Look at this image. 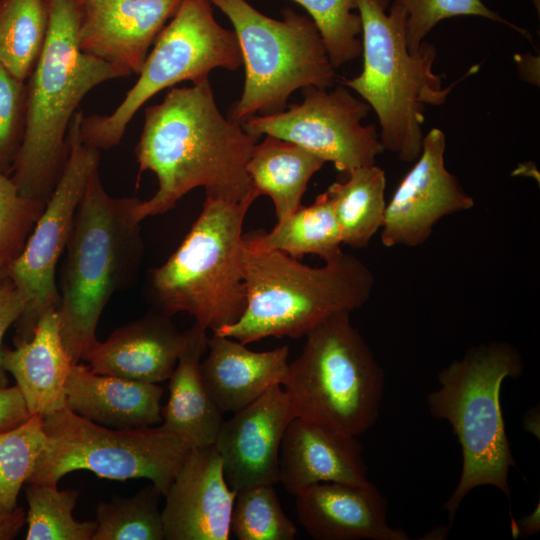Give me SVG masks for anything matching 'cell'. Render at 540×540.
I'll return each instance as SVG.
<instances>
[{
	"mask_svg": "<svg viewBox=\"0 0 540 540\" xmlns=\"http://www.w3.org/2000/svg\"><path fill=\"white\" fill-rule=\"evenodd\" d=\"M235 495L214 444L191 448L164 495L165 539L228 540Z\"/></svg>",
	"mask_w": 540,
	"mask_h": 540,
	"instance_id": "2e32d148",
	"label": "cell"
},
{
	"mask_svg": "<svg viewBox=\"0 0 540 540\" xmlns=\"http://www.w3.org/2000/svg\"><path fill=\"white\" fill-rule=\"evenodd\" d=\"M350 314H334L305 336L282 387L296 417L358 436L378 418L385 375Z\"/></svg>",
	"mask_w": 540,
	"mask_h": 540,
	"instance_id": "ba28073f",
	"label": "cell"
},
{
	"mask_svg": "<svg viewBox=\"0 0 540 540\" xmlns=\"http://www.w3.org/2000/svg\"><path fill=\"white\" fill-rule=\"evenodd\" d=\"M45 204L22 196L12 178L0 172V255L7 263L22 251Z\"/></svg>",
	"mask_w": 540,
	"mask_h": 540,
	"instance_id": "e575fe53",
	"label": "cell"
},
{
	"mask_svg": "<svg viewBox=\"0 0 540 540\" xmlns=\"http://www.w3.org/2000/svg\"><path fill=\"white\" fill-rule=\"evenodd\" d=\"M258 197L239 202L205 197L176 250L147 271L144 296L152 309L170 316L188 313L212 333L240 319L247 306L242 229Z\"/></svg>",
	"mask_w": 540,
	"mask_h": 540,
	"instance_id": "8992f818",
	"label": "cell"
},
{
	"mask_svg": "<svg viewBox=\"0 0 540 540\" xmlns=\"http://www.w3.org/2000/svg\"><path fill=\"white\" fill-rule=\"evenodd\" d=\"M29 304V298L9 280L0 288V388L7 387V372L3 367L2 341L9 327L18 321Z\"/></svg>",
	"mask_w": 540,
	"mask_h": 540,
	"instance_id": "8d00e7d4",
	"label": "cell"
},
{
	"mask_svg": "<svg viewBox=\"0 0 540 540\" xmlns=\"http://www.w3.org/2000/svg\"><path fill=\"white\" fill-rule=\"evenodd\" d=\"M258 140L222 115L209 79L172 87L160 103L145 109L135 154L139 175L154 173L158 188L150 199L140 200L137 219L168 212L198 187L212 199L239 202L260 196L246 168Z\"/></svg>",
	"mask_w": 540,
	"mask_h": 540,
	"instance_id": "6da1fadb",
	"label": "cell"
},
{
	"mask_svg": "<svg viewBox=\"0 0 540 540\" xmlns=\"http://www.w3.org/2000/svg\"><path fill=\"white\" fill-rule=\"evenodd\" d=\"M445 149L442 130L433 128L423 137L420 155L386 205L385 247L420 246L442 218L473 208V198L445 167Z\"/></svg>",
	"mask_w": 540,
	"mask_h": 540,
	"instance_id": "5bb4252c",
	"label": "cell"
},
{
	"mask_svg": "<svg viewBox=\"0 0 540 540\" xmlns=\"http://www.w3.org/2000/svg\"><path fill=\"white\" fill-rule=\"evenodd\" d=\"M292 1L308 12L336 69L362 54V24L355 0Z\"/></svg>",
	"mask_w": 540,
	"mask_h": 540,
	"instance_id": "d6a6232c",
	"label": "cell"
},
{
	"mask_svg": "<svg viewBox=\"0 0 540 540\" xmlns=\"http://www.w3.org/2000/svg\"><path fill=\"white\" fill-rule=\"evenodd\" d=\"M49 0H0V64L27 81L45 45Z\"/></svg>",
	"mask_w": 540,
	"mask_h": 540,
	"instance_id": "83f0119b",
	"label": "cell"
},
{
	"mask_svg": "<svg viewBox=\"0 0 540 540\" xmlns=\"http://www.w3.org/2000/svg\"><path fill=\"white\" fill-rule=\"evenodd\" d=\"M243 259L246 309L238 321L213 332L243 344L306 336L330 316L361 308L374 287L370 269L343 251L323 266L311 267L283 252L244 243Z\"/></svg>",
	"mask_w": 540,
	"mask_h": 540,
	"instance_id": "5b68a950",
	"label": "cell"
},
{
	"mask_svg": "<svg viewBox=\"0 0 540 540\" xmlns=\"http://www.w3.org/2000/svg\"><path fill=\"white\" fill-rule=\"evenodd\" d=\"M523 370L518 350L507 342L484 343L469 349L438 374L440 387L427 398L434 418L448 421L462 449L458 484L444 504L452 523L466 495L490 485L510 496L508 474L515 461L500 404L504 379Z\"/></svg>",
	"mask_w": 540,
	"mask_h": 540,
	"instance_id": "52a82bcc",
	"label": "cell"
},
{
	"mask_svg": "<svg viewBox=\"0 0 540 540\" xmlns=\"http://www.w3.org/2000/svg\"><path fill=\"white\" fill-rule=\"evenodd\" d=\"M45 45L27 80L25 130L12 180L22 196L46 203L68 158L67 136L82 99L96 86L131 74L84 52L78 0H49Z\"/></svg>",
	"mask_w": 540,
	"mask_h": 540,
	"instance_id": "3957f363",
	"label": "cell"
},
{
	"mask_svg": "<svg viewBox=\"0 0 540 540\" xmlns=\"http://www.w3.org/2000/svg\"><path fill=\"white\" fill-rule=\"evenodd\" d=\"M539 530V506L537 511H533L530 515L519 519V521L514 522L512 526V531L514 536L519 535H530L536 533Z\"/></svg>",
	"mask_w": 540,
	"mask_h": 540,
	"instance_id": "60d3db41",
	"label": "cell"
},
{
	"mask_svg": "<svg viewBox=\"0 0 540 540\" xmlns=\"http://www.w3.org/2000/svg\"><path fill=\"white\" fill-rule=\"evenodd\" d=\"M296 417L277 384L223 421L214 446L232 489L279 482V454L288 424Z\"/></svg>",
	"mask_w": 540,
	"mask_h": 540,
	"instance_id": "9a60e30c",
	"label": "cell"
},
{
	"mask_svg": "<svg viewBox=\"0 0 540 540\" xmlns=\"http://www.w3.org/2000/svg\"><path fill=\"white\" fill-rule=\"evenodd\" d=\"M325 161L287 140L265 135L247 163L252 187L271 198L277 221L296 211L311 177Z\"/></svg>",
	"mask_w": 540,
	"mask_h": 540,
	"instance_id": "d4e9b609",
	"label": "cell"
},
{
	"mask_svg": "<svg viewBox=\"0 0 540 540\" xmlns=\"http://www.w3.org/2000/svg\"><path fill=\"white\" fill-rule=\"evenodd\" d=\"M27 540H92L96 521H78L72 512L79 492L57 485L26 483Z\"/></svg>",
	"mask_w": 540,
	"mask_h": 540,
	"instance_id": "f1b7e54d",
	"label": "cell"
},
{
	"mask_svg": "<svg viewBox=\"0 0 540 540\" xmlns=\"http://www.w3.org/2000/svg\"><path fill=\"white\" fill-rule=\"evenodd\" d=\"M30 416L31 413L17 385L0 388V431L23 423Z\"/></svg>",
	"mask_w": 540,
	"mask_h": 540,
	"instance_id": "74e56055",
	"label": "cell"
},
{
	"mask_svg": "<svg viewBox=\"0 0 540 540\" xmlns=\"http://www.w3.org/2000/svg\"><path fill=\"white\" fill-rule=\"evenodd\" d=\"M66 407L85 419L114 429H138L162 422L163 388L71 366L65 384Z\"/></svg>",
	"mask_w": 540,
	"mask_h": 540,
	"instance_id": "7402d4cb",
	"label": "cell"
},
{
	"mask_svg": "<svg viewBox=\"0 0 540 540\" xmlns=\"http://www.w3.org/2000/svg\"><path fill=\"white\" fill-rule=\"evenodd\" d=\"M79 47L138 74L182 0H78Z\"/></svg>",
	"mask_w": 540,
	"mask_h": 540,
	"instance_id": "e0dca14e",
	"label": "cell"
},
{
	"mask_svg": "<svg viewBox=\"0 0 540 540\" xmlns=\"http://www.w3.org/2000/svg\"><path fill=\"white\" fill-rule=\"evenodd\" d=\"M137 197H112L99 167L78 204L64 251L58 292L60 333L73 362L97 340L96 328L111 297L131 286L144 257Z\"/></svg>",
	"mask_w": 540,
	"mask_h": 540,
	"instance_id": "7a4b0ae2",
	"label": "cell"
},
{
	"mask_svg": "<svg viewBox=\"0 0 540 540\" xmlns=\"http://www.w3.org/2000/svg\"><path fill=\"white\" fill-rule=\"evenodd\" d=\"M294 496L298 521L315 540L409 539L388 524L386 499L370 481L317 483Z\"/></svg>",
	"mask_w": 540,
	"mask_h": 540,
	"instance_id": "ac0fdd59",
	"label": "cell"
},
{
	"mask_svg": "<svg viewBox=\"0 0 540 540\" xmlns=\"http://www.w3.org/2000/svg\"><path fill=\"white\" fill-rule=\"evenodd\" d=\"M7 262L5 261V259L0 255V276L2 275V272L6 266ZM1 285H2V282L0 280V288H1Z\"/></svg>",
	"mask_w": 540,
	"mask_h": 540,
	"instance_id": "b9f144b4",
	"label": "cell"
},
{
	"mask_svg": "<svg viewBox=\"0 0 540 540\" xmlns=\"http://www.w3.org/2000/svg\"><path fill=\"white\" fill-rule=\"evenodd\" d=\"M72 365L57 310L39 319L29 340L3 349V367L16 380L31 415L44 417L66 407L65 384Z\"/></svg>",
	"mask_w": 540,
	"mask_h": 540,
	"instance_id": "603a6c76",
	"label": "cell"
},
{
	"mask_svg": "<svg viewBox=\"0 0 540 540\" xmlns=\"http://www.w3.org/2000/svg\"><path fill=\"white\" fill-rule=\"evenodd\" d=\"M406 12L408 49L416 52L427 34L442 20L455 16H478L506 24L531 40L529 32L489 9L482 0H391Z\"/></svg>",
	"mask_w": 540,
	"mask_h": 540,
	"instance_id": "836d02e7",
	"label": "cell"
},
{
	"mask_svg": "<svg viewBox=\"0 0 540 540\" xmlns=\"http://www.w3.org/2000/svg\"><path fill=\"white\" fill-rule=\"evenodd\" d=\"M243 237L252 249L280 251L295 259L310 254L326 262L342 252L341 230L326 191L311 205L300 206L277 221L270 232H251Z\"/></svg>",
	"mask_w": 540,
	"mask_h": 540,
	"instance_id": "484cf974",
	"label": "cell"
},
{
	"mask_svg": "<svg viewBox=\"0 0 540 540\" xmlns=\"http://www.w3.org/2000/svg\"><path fill=\"white\" fill-rule=\"evenodd\" d=\"M186 332V343L169 378L162 425L195 448L214 444L224 419L200 373V362L207 350V330L194 323Z\"/></svg>",
	"mask_w": 540,
	"mask_h": 540,
	"instance_id": "cb8c5ba5",
	"label": "cell"
},
{
	"mask_svg": "<svg viewBox=\"0 0 540 540\" xmlns=\"http://www.w3.org/2000/svg\"><path fill=\"white\" fill-rule=\"evenodd\" d=\"M46 441L43 417L0 431V515L13 512L24 484L30 478Z\"/></svg>",
	"mask_w": 540,
	"mask_h": 540,
	"instance_id": "4dcf8cb0",
	"label": "cell"
},
{
	"mask_svg": "<svg viewBox=\"0 0 540 540\" xmlns=\"http://www.w3.org/2000/svg\"><path fill=\"white\" fill-rule=\"evenodd\" d=\"M385 189V172L376 164L357 168L348 173L345 182L328 187L342 244L364 248L381 230L387 205Z\"/></svg>",
	"mask_w": 540,
	"mask_h": 540,
	"instance_id": "4316f807",
	"label": "cell"
},
{
	"mask_svg": "<svg viewBox=\"0 0 540 540\" xmlns=\"http://www.w3.org/2000/svg\"><path fill=\"white\" fill-rule=\"evenodd\" d=\"M241 66L236 33L216 21L210 0H182L156 38L133 87L110 114H81L78 136L99 151L111 149L155 94L182 81L202 82L217 68L235 71Z\"/></svg>",
	"mask_w": 540,
	"mask_h": 540,
	"instance_id": "30bf717a",
	"label": "cell"
},
{
	"mask_svg": "<svg viewBox=\"0 0 540 540\" xmlns=\"http://www.w3.org/2000/svg\"><path fill=\"white\" fill-rule=\"evenodd\" d=\"M231 531L239 540H294L297 529L284 513L273 485L236 490Z\"/></svg>",
	"mask_w": 540,
	"mask_h": 540,
	"instance_id": "1f68e13d",
	"label": "cell"
},
{
	"mask_svg": "<svg viewBox=\"0 0 540 540\" xmlns=\"http://www.w3.org/2000/svg\"><path fill=\"white\" fill-rule=\"evenodd\" d=\"M27 81L0 64V172H13L26 121Z\"/></svg>",
	"mask_w": 540,
	"mask_h": 540,
	"instance_id": "d590c367",
	"label": "cell"
},
{
	"mask_svg": "<svg viewBox=\"0 0 540 540\" xmlns=\"http://www.w3.org/2000/svg\"><path fill=\"white\" fill-rule=\"evenodd\" d=\"M154 487H146L127 498L114 496L96 509V529L92 540H163L164 526Z\"/></svg>",
	"mask_w": 540,
	"mask_h": 540,
	"instance_id": "f546056e",
	"label": "cell"
},
{
	"mask_svg": "<svg viewBox=\"0 0 540 540\" xmlns=\"http://www.w3.org/2000/svg\"><path fill=\"white\" fill-rule=\"evenodd\" d=\"M519 59L516 60L520 72V77L530 83H539V71H536V68H539V58L526 54L518 55Z\"/></svg>",
	"mask_w": 540,
	"mask_h": 540,
	"instance_id": "ab89813d",
	"label": "cell"
},
{
	"mask_svg": "<svg viewBox=\"0 0 540 540\" xmlns=\"http://www.w3.org/2000/svg\"><path fill=\"white\" fill-rule=\"evenodd\" d=\"M26 523L25 512L17 507L9 514L0 515V540L13 539Z\"/></svg>",
	"mask_w": 540,
	"mask_h": 540,
	"instance_id": "f35d334b",
	"label": "cell"
},
{
	"mask_svg": "<svg viewBox=\"0 0 540 540\" xmlns=\"http://www.w3.org/2000/svg\"><path fill=\"white\" fill-rule=\"evenodd\" d=\"M210 2L231 22L245 67L243 91L228 118L242 124L255 115L283 111L297 89L333 87L336 68L309 16L286 8L277 20L246 0Z\"/></svg>",
	"mask_w": 540,
	"mask_h": 540,
	"instance_id": "9c48e42d",
	"label": "cell"
},
{
	"mask_svg": "<svg viewBox=\"0 0 540 540\" xmlns=\"http://www.w3.org/2000/svg\"><path fill=\"white\" fill-rule=\"evenodd\" d=\"M172 316L151 309L96 340L82 359L98 374L159 383L170 378L186 343Z\"/></svg>",
	"mask_w": 540,
	"mask_h": 540,
	"instance_id": "d6986e66",
	"label": "cell"
},
{
	"mask_svg": "<svg viewBox=\"0 0 540 540\" xmlns=\"http://www.w3.org/2000/svg\"><path fill=\"white\" fill-rule=\"evenodd\" d=\"M81 113L77 111L70 124L69 153L62 174L22 251L3 270L5 277L29 298L16 322V343L29 340L39 319L46 312L57 310V264L64 254L88 179L100 166L99 150L84 144L78 136Z\"/></svg>",
	"mask_w": 540,
	"mask_h": 540,
	"instance_id": "7c38bea8",
	"label": "cell"
},
{
	"mask_svg": "<svg viewBox=\"0 0 540 540\" xmlns=\"http://www.w3.org/2000/svg\"><path fill=\"white\" fill-rule=\"evenodd\" d=\"M207 350L200 362L201 378L223 413L239 411L274 385H282L288 371L286 345L256 352L236 339L212 333Z\"/></svg>",
	"mask_w": 540,
	"mask_h": 540,
	"instance_id": "44dd1931",
	"label": "cell"
},
{
	"mask_svg": "<svg viewBox=\"0 0 540 540\" xmlns=\"http://www.w3.org/2000/svg\"><path fill=\"white\" fill-rule=\"evenodd\" d=\"M46 441L27 483L57 485L88 470L112 480L146 478L164 496L191 447L164 425L114 429L67 407L43 417Z\"/></svg>",
	"mask_w": 540,
	"mask_h": 540,
	"instance_id": "8fae6325",
	"label": "cell"
},
{
	"mask_svg": "<svg viewBox=\"0 0 540 540\" xmlns=\"http://www.w3.org/2000/svg\"><path fill=\"white\" fill-rule=\"evenodd\" d=\"M361 19L363 70L343 82L372 108L380 125L384 150L403 162L420 155L424 137L422 125L428 105L443 104L456 82L443 86V76L433 71L437 51L422 42L416 52L408 49L406 12L391 0H355Z\"/></svg>",
	"mask_w": 540,
	"mask_h": 540,
	"instance_id": "277c9868",
	"label": "cell"
},
{
	"mask_svg": "<svg viewBox=\"0 0 540 540\" xmlns=\"http://www.w3.org/2000/svg\"><path fill=\"white\" fill-rule=\"evenodd\" d=\"M307 87L304 100L281 112L255 115L242 123L250 134L271 135L332 162L344 173L375 164L385 150L374 124L363 125L370 106L345 85Z\"/></svg>",
	"mask_w": 540,
	"mask_h": 540,
	"instance_id": "4fadbf2b",
	"label": "cell"
},
{
	"mask_svg": "<svg viewBox=\"0 0 540 540\" xmlns=\"http://www.w3.org/2000/svg\"><path fill=\"white\" fill-rule=\"evenodd\" d=\"M363 446L347 433L295 417L280 447L279 482L293 496L317 483H365Z\"/></svg>",
	"mask_w": 540,
	"mask_h": 540,
	"instance_id": "ffe728a7",
	"label": "cell"
}]
</instances>
